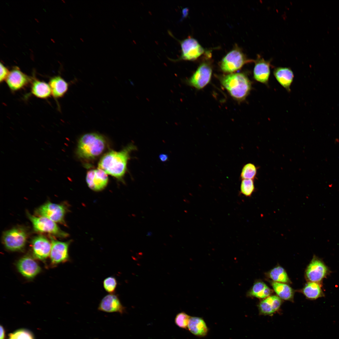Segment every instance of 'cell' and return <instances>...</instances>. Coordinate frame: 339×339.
<instances>
[{
    "label": "cell",
    "mask_w": 339,
    "mask_h": 339,
    "mask_svg": "<svg viewBox=\"0 0 339 339\" xmlns=\"http://www.w3.org/2000/svg\"><path fill=\"white\" fill-rule=\"evenodd\" d=\"M159 157L160 160L163 162L166 161L168 158V155L164 153L160 154L159 156Z\"/></svg>",
    "instance_id": "cell-33"
},
{
    "label": "cell",
    "mask_w": 339,
    "mask_h": 339,
    "mask_svg": "<svg viewBox=\"0 0 339 339\" xmlns=\"http://www.w3.org/2000/svg\"><path fill=\"white\" fill-rule=\"evenodd\" d=\"M5 331L3 326H0V339H5Z\"/></svg>",
    "instance_id": "cell-34"
},
{
    "label": "cell",
    "mask_w": 339,
    "mask_h": 339,
    "mask_svg": "<svg viewBox=\"0 0 339 339\" xmlns=\"http://www.w3.org/2000/svg\"><path fill=\"white\" fill-rule=\"evenodd\" d=\"M31 92L34 95L41 99L47 98L51 95L49 84L36 79L34 80L32 83Z\"/></svg>",
    "instance_id": "cell-23"
},
{
    "label": "cell",
    "mask_w": 339,
    "mask_h": 339,
    "mask_svg": "<svg viewBox=\"0 0 339 339\" xmlns=\"http://www.w3.org/2000/svg\"><path fill=\"white\" fill-rule=\"evenodd\" d=\"M49 84L51 89V95L56 98L63 97L68 89V83L59 76L51 78Z\"/></svg>",
    "instance_id": "cell-21"
},
{
    "label": "cell",
    "mask_w": 339,
    "mask_h": 339,
    "mask_svg": "<svg viewBox=\"0 0 339 339\" xmlns=\"http://www.w3.org/2000/svg\"><path fill=\"white\" fill-rule=\"evenodd\" d=\"M0 81L2 82L6 80L10 72L3 64L0 62Z\"/></svg>",
    "instance_id": "cell-32"
},
{
    "label": "cell",
    "mask_w": 339,
    "mask_h": 339,
    "mask_svg": "<svg viewBox=\"0 0 339 339\" xmlns=\"http://www.w3.org/2000/svg\"><path fill=\"white\" fill-rule=\"evenodd\" d=\"M271 285L276 294L281 299L292 301L293 299L294 291L288 284L284 283L272 282Z\"/></svg>",
    "instance_id": "cell-24"
},
{
    "label": "cell",
    "mask_w": 339,
    "mask_h": 339,
    "mask_svg": "<svg viewBox=\"0 0 339 339\" xmlns=\"http://www.w3.org/2000/svg\"><path fill=\"white\" fill-rule=\"evenodd\" d=\"M8 339H34L31 333L29 331L21 329L17 330L9 335Z\"/></svg>",
    "instance_id": "cell-30"
},
{
    "label": "cell",
    "mask_w": 339,
    "mask_h": 339,
    "mask_svg": "<svg viewBox=\"0 0 339 339\" xmlns=\"http://www.w3.org/2000/svg\"><path fill=\"white\" fill-rule=\"evenodd\" d=\"M32 246L34 255L38 259L44 260L50 255L51 243L44 236L35 237L32 241Z\"/></svg>",
    "instance_id": "cell-15"
},
{
    "label": "cell",
    "mask_w": 339,
    "mask_h": 339,
    "mask_svg": "<svg viewBox=\"0 0 339 339\" xmlns=\"http://www.w3.org/2000/svg\"><path fill=\"white\" fill-rule=\"evenodd\" d=\"M181 53L177 60H194L204 51L203 47L198 42L192 38H188L180 42Z\"/></svg>",
    "instance_id": "cell-8"
},
{
    "label": "cell",
    "mask_w": 339,
    "mask_h": 339,
    "mask_svg": "<svg viewBox=\"0 0 339 339\" xmlns=\"http://www.w3.org/2000/svg\"><path fill=\"white\" fill-rule=\"evenodd\" d=\"M220 80L230 95L239 101L244 100L251 89V82L244 73H230L222 77Z\"/></svg>",
    "instance_id": "cell-3"
},
{
    "label": "cell",
    "mask_w": 339,
    "mask_h": 339,
    "mask_svg": "<svg viewBox=\"0 0 339 339\" xmlns=\"http://www.w3.org/2000/svg\"><path fill=\"white\" fill-rule=\"evenodd\" d=\"M187 328L192 334L200 337L206 336L208 331V328L204 320L198 317L191 316Z\"/></svg>",
    "instance_id": "cell-20"
},
{
    "label": "cell",
    "mask_w": 339,
    "mask_h": 339,
    "mask_svg": "<svg viewBox=\"0 0 339 339\" xmlns=\"http://www.w3.org/2000/svg\"><path fill=\"white\" fill-rule=\"evenodd\" d=\"M27 238V233L24 229L15 227L4 232L2 239L6 248L11 251H16L24 248Z\"/></svg>",
    "instance_id": "cell-5"
},
{
    "label": "cell",
    "mask_w": 339,
    "mask_h": 339,
    "mask_svg": "<svg viewBox=\"0 0 339 339\" xmlns=\"http://www.w3.org/2000/svg\"></svg>",
    "instance_id": "cell-35"
},
{
    "label": "cell",
    "mask_w": 339,
    "mask_h": 339,
    "mask_svg": "<svg viewBox=\"0 0 339 339\" xmlns=\"http://www.w3.org/2000/svg\"><path fill=\"white\" fill-rule=\"evenodd\" d=\"M27 214L35 231L47 233L62 238H66L68 236V233L62 230L56 222L52 220L45 217L32 215L28 212Z\"/></svg>",
    "instance_id": "cell-6"
},
{
    "label": "cell",
    "mask_w": 339,
    "mask_h": 339,
    "mask_svg": "<svg viewBox=\"0 0 339 339\" xmlns=\"http://www.w3.org/2000/svg\"><path fill=\"white\" fill-rule=\"evenodd\" d=\"M212 74L211 66L207 63H203L187 80V82L189 85L197 89H202L210 82Z\"/></svg>",
    "instance_id": "cell-9"
},
{
    "label": "cell",
    "mask_w": 339,
    "mask_h": 339,
    "mask_svg": "<svg viewBox=\"0 0 339 339\" xmlns=\"http://www.w3.org/2000/svg\"><path fill=\"white\" fill-rule=\"evenodd\" d=\"M272 291L265 283L262 281H257L254 283L247 292V296L264 299L270 296Z\"/></svg>",
    "instance_id": "cell-22"
},
{
    "label": "cell",
    "mask_w": 339,
    "mask_h": 339,
    "mask_svg": "<svg viewBox=\"0 0 339 339\" xmlns=\"http://www.w3.org/2000/svg\"><path fill=\"white\" fill-rule=\"evenodd\" d=\"M327 268L320 260L314 257L305 271L306 279L310 282H319L326 276Z\"/></svg>",
    "instance_id": "cell-12"
},
{
    "label": "cell",
    "mask_w": 339,
    "mask_h": 339,
    "mask_svg": "<svg viewBox=\"0 0 339 339\" xmlns=\"http://www.w3.org/2000/svg\"><path fill=\"white\" fill-rule=\"evenodd\" d=\"M51 248L50 256L51 262L57 264L65 262L69 260L68 248L71 241L62 242L50 236Z\"/></svg>",
    "instance_id": "cell-10"
},
{
    "label": "cell",
    "mask_w": 339,
    "mask_h": 339,
    "mask_svg": "<svg viewBox=\"0 0 339 339\" xmlns=\"http://www.w3.org/2000/svg\"><path fill=\"white\" fill-rule=\"evenodd\" d=\"M98 310L107 313L117 312L123 314L125 311L118 297L113 293L105 296L101 300Z\"/></svg>",
    "instance_id": "cell-17"
},
{
    "label": "cell",
    "mask_w": 339,
    "mask_h": 339,
    "mask_svg": "<svg viewBox=\"0 0 339 339\" xmlns=\"http://www.w3.org/2000/svg\"><path fill=\"white\" fill-rule=\"evenodd\" d=\"M133 144H130L121 151H111L105 154L98 164V168L104 171L107 175L122 180L127 170L130 153L136 149Z\"/></svg>",
    "instance_id": "cell-1"
},
{
    "label": "cell",
    "mask_w": 339,
    "mask_h": 339,
    "mask_svg": "<svg viewBox=\"0 0 339 339\" xmlns=\"http://www.w3.org/2000/svg\"><path fill=\"white\" fill-rule=\"evenodd\" d=\"M255 190L254 180H242L240 186V193L246 197H250Z\"/></svg>",
    "instance_id": "cell-28"
},
{
    "label": "cell",
    "mask_w": 339,
    "mask_h": 339,
    "mask_svg": "<svg viewBox=\"0 0 339 339\" xmlns=\"http://www.w3.org/2000/svg\"><path fill=\"white\" fill-rule=\"evenodd\" d=\"M30 79L18 67L12 69L7 78L6 82L10 89L16 91L24 87L30 82Z\"/></svg>",
    "instance_id": "cell-16"
},
{
    "label": "cell",
    "mask_w": 339,
    "mask_h": 339,
    "mask_svg": "<svg viewBox=\"0 0 339 339\" xmlns=\"http://www.w3.org/2000/svg\"><path fill=\"white\" fill-rule=\"evenodd\" d=\"M253 62L254 60L247 59L240 51L236 49L230 51L223 58L220 66L223 72L232 73L245 64Z\"/></svg>",
    "instance_id": "cell-7"
},
{
    "label": "cell",
    "mask_w": 339,
    "mask_h": 339,
    "mask_svg": "<svg viewBox=\"0 0 339 339\" xmlns=\"http://www.w3.org/2000/svg\"><path fill=\"white\" fill-rule=\"evenodd\" d=\"M107 145L105 138L96 133L84 134L79 139L76 150L78 157L85 160H91L100 156Z\"/></svg>",
    "instance_id": "cell-2"
},
{
    "label": "cell",
    "mask_w": 339,
    "mask_h": 339,
    "mask_svg": "<svg viewBox=\"0 0 339 339\" xmlns=\"http://www.w3.org/2000/svg\"><path fill=\"white\" fill-rule=\"evenodd\" d=\"M253 77L256 81L268 85L270 74L271 61L266 60L258 55L254 60Z\"/></svg>",
    "instance_id": "cell-13"
},
{
    "label": "cell",
    "mask_w": 339,
    "mask_h": 339,
    "mask_svg": "<svg viewBox=\"0 0 339 339\" xmlns=\"http://www.w3.org/2000/svg\"><path fill=\"white\" fill-rule=\"evenodd\" d=\"M191 316L184 312H180L176 316L175 319V324L179 327L187 329Z\"/></svg>",
    "instance_id": "cell-29"
},
{
    "label": "cell",
    "mask_w": 339,
    "mask_h": 339,
    "mask_svg": "<svg viewBox=\"0 0 339 339\" xmlns=\"http://www.w3.org/2000/svg\"><path fill=\"white\" fill-rule=\"evenodd\" d=\"M103 285L104 288L107 292L110 293H113L116 288L117 282L114 277L110 276L104 280Z\"/></svg>",
    "instance_id": "cell-31"
},
{
    "label": "cell",
    "mask_w": 339,
    "mask_h": 339,
    "mask_svg": "<svg viewBox=\"0 0 339 339\" xmlns=\"http://www.w3.org/2000/svg\"><path fill=\"white\" fill-rule=\"evenodd\" d=\"M17 266L20 273L28 279L34 277L40 271V266L31 257L24 256L18 262Z\"/></svg>",
    "instance_id": "cell-14"
},
{
    "label": "cell",
    "mask_w": 339,
    "mask_h": 339,
    "mask_svg": "<svg viewBox=\"0 0 339 339\" xmlns=\"http://www.w3.org/2000/svg\"><path fill=\"white\" fill-rule=\"evenodd\" d=\"M68 211L67 206L65 204H57L48 201L38 207L35 212L37 216L46 217L66 225L64 217Z\"/></svg>",
    "instance_id": "cell-4"
},
{
    "label": "cell",
    "mask_w": 339,
    "mask_h": 339,
    "mask_svg": "<svg viewBox=\"0 0 339 339\" xmlns=\"http://www.w3.org/2000/svg\"><path fill=\"white\" fill-rule=\"evenodd\" d=\"M273 75L278 82L288 92L293 81L294 74L292 70L287 67H279L275 68Z\"/></svg>",
    "instance_id": "cell-19"
},
{
    "label": "cell",
    "mask_w": 339,
    "mask_h": 339,
    "mask_svg": "<svg viewBox=\"0 0 339 339\" xmlns=\"http://www.w3.org/2000/svg\"><path fill=\"white\" fill-rule=\"evenodd\" d=\"M282 303L281 298L276 295L270 296L261 300L258 305L259 314L271 316L280 309Z\"/></svg>",
    "instance_id": "cell-18"
},
{
    "label": "cell",
    "mask_w": 339,
    "mask_h": 339,
    "mask_svg": "<svg viewBox=\"0 0 339 339\" xmlns=\"http://www.w3.org/2000/svg\"><path fill=\"white\" fill-rule=\"evenodd\" d=\"M269 276L274 282L287 283L290 280L284 269L278 266L272 269L269 272Z\"/></svg>",
    "instance_id": "cell-26"
},
{
    "label": "cell",
    "mask_w": 339,
    "mask_h": 339,
    "mask_svg": "<svg viewBox=\"0 0 339 339\" xmlns=\"http://www.w3.org/2000/svg\"><path fill=\"white\" fill-rule=\"evenodd\" d=\"M86 180L89 187L95 191L104 189L108 182L107 174L103 170L98 168L91 170L87 173Z\"/></svg>",
    "instance_id": "cell-11"
},
{
    "label": "cell",
    "mask_w": 339,
    "mask_h": 339,
    "mask_svg": "<svg viewBox=\"0 0 339 339\" xmlns=\"http://www.w3.org/2000/svg\"><path fill=\"white\" fill-rule=\"evenodd\" d=\"M257 168L254 164L248 163L243 167L240 175L242 180L251 179L254 180L256 178Z\"/></svg>",
    "instance_id": "cell-27"
},
{
    "label": "cell",
    "mask_w": 339,
    "mask_h": 339,
    "mask_svg": "<svg viewBox=\"0 0 339 339\" xmlns=\"http://www.w3.org/2000/svg\"><path fill=\"white\" fill-rule=\"evenodd\" d=\"M302 291L307 298L311 299H317L323 295L320 287L316 282H308L303 288Z\"/></svg>",
    "instance_id": "cell-25"
}]
</instances>
